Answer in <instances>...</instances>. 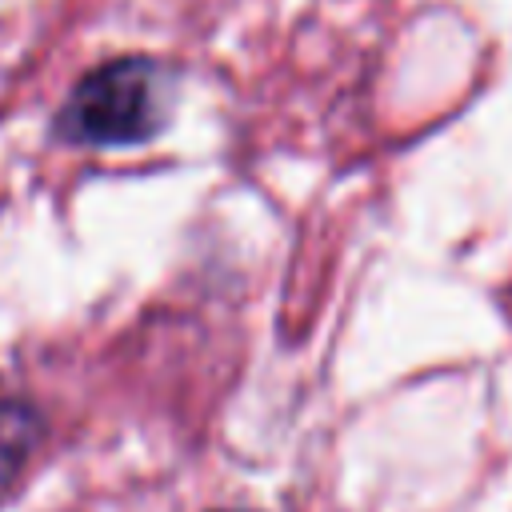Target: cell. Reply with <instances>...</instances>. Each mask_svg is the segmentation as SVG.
<instances>
[{
	"mask_svg": "<svg viewBox=\"0 0 512 512\" xmlns=\"http://www.w3.org/2000/svg\"><path fill=\"white\" fill-rule=\"evenodd\" d=\"M168 120V72L144 56H120L76 80L56 132L84 148L144 144Z\"/></svg>",
	"mask_w": 512,
	"mask_h": 512,
	"instance_id": "6da1fadb",
	"label": "cell"
}]
</instances>
